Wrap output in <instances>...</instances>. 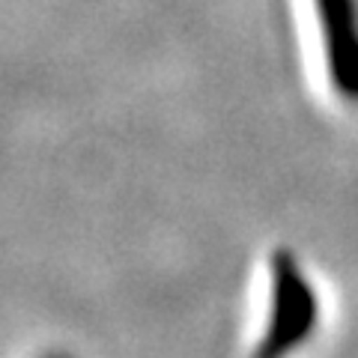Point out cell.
Returning a JSON list of instances; mask_svg holds the SVG:
<instances>
[{"mask_svg":"<svg viewBox=\"0 0 358 358\" xmlns=\"http://www.w3.org/2000/svg\"><path fill=\"white\" fill-rule=\"evenodd\" d=\"M272 301L268 322L254 346V358H284L308 341L317 322V293L313 284L301 275V268L289 254H278L272 260Z\"/></svg>","mask_w":358,"mask_h":358,"instance_id":"cell-1","label":"cell"},{"mask_svg":"<svg viewBox=\"0 0 358 358\" xmlns=\"http://www.w3.org/2000/svg\"><path fill=\"white\" fill-rule=\"evenodd\" d=\"M331 87L358 105V0H313Z\"/></svg>","mask_w":358,"mask_h":358,"instance_id":"cell-2","label":"cell"},{"mask_svg":"<svg viewBox=\"0 0 358 358\" xmlns=\"http://www.w3.org/2000/svg\"><path fill=\"white\" fill-rule=\"evenodd\" d=\"M45 358H69V355H63V352H54V355H45Z\"/></svg>","mask_w":358,"mask_h":358,"instance_id":"cell-3","label":"cell"}]
</instances>
